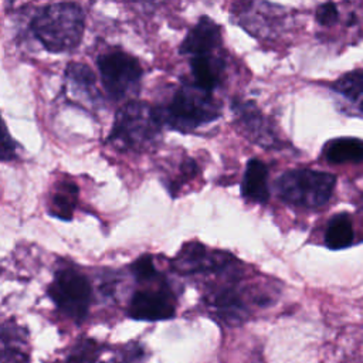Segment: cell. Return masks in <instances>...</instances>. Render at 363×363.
<instances>
[{
  "mask_svg": "<svg viewBox=\"0 0 363 363\" xmlns=\"http://www.w3.org/2000/svg\"><path fill=\"white\" fill-rule=\"evenodd\" d=\"M84 27V11L75 3L43 6L31 20L34 37L50 52L74 50L82 40Z\"/></svg>",
  "mask_w": 363,
  "mask_h": 363,
  "instance_id": "6da1fadb",
  "label": "cell"
},
{
  "mask_svg": "<svg viewBox=\"0 0 363 363\" xmlns=\"http://www.w3.org/2000/svg\"><path fill=\"white\" fill-rule=\"evenodd\" d=\"M162 122V115L149 104L129 101L118 109L108 142L125 150L143 152L156 143Z\"/></svg>",
  "mask_w": 363,
  "mask_h": 363,
  "instance_id": "7a4b0ae2",
  "label": "cell"
},
{
  "mask_svg": "<svg viewBox=\"0 0 363 363\" xmlns=\"http://www.w3.org/2000/svg\"><path fill=\"white\" fill-rule=\"evenodd\" d=\"M336 186V177L312 169H294L281 174L275 182L278 197L292 206L318 208L325 206Z\"/></svg>",
  "mask_w": 363,
  "mask_h": 363,
  "instance_id": "3957f363",
  "label": "cell"
},
{
  "mask_svg": "<svg viewBox=\"0 0 363 363\" xmlns=\"http://www.w3.org/2000/svg\"><path fill=\"white\" fill-rule=\"evenodd\" d=\"M220 116V106L208 92L196 84H183L172 96V101L162 115L163 121L173 128L189 132Z\"/></svg>",
  "mask_w": 363,
  "mask_h": 363,
  "instance_id": "277c9868",
  "label": "cell"
},
{
  "mask_svg": "<svg viewBox=\"0 0 363 363\" xmlns=\"http://www.w3.org/2000/svg\"><path fill=\"white\" fill-rule=\"evenodd\" d=\"M91 284L88 278L72 268H64L55 272L48 286V296L57 309L75 322H81L91 305Z\"/></svg>",
  "mask_w": 363,
  "mask_h": 363,
  "instance_id": "5b68a950",
  "label": "cell"
},
{
  "mask_svg": "<svg viewBox=\"0 0 363 363\" xmlns=\"http://www.w3.org/2000/svg\"><path fill=\"white\" fill-rule=\"evenodd\" d=\"M101 82L106 94L116 101L138 92L142 78L139 61L128 52L111 51L98 58Z\"/></svg>",
  "mask_w": 363,
  "mask_h": 363,
  "instance_id": "8992f818",
  "label": "cell"
},
{
  "mask_svg": "<svg viewBox=\"0 0 363 363\" xmlns=\"http://www.w3.org/2000/svg\"><path fill=\"white\" fill-rule=\"evenodd\" d=\"M174 298L166 286L140 289L133 294L128 315L138 320H164L174 316Z\"/></svg>",
  "mask_w": 363,
  "mask_h": 363,
  "instance_id": "52a82bcc",
  "label": "cell"
},
{
  "mask_svg": "<svg viewBox=\"0 0 363 363\" xmlns=\"http://www.w3.org/2000/svg\"><path fill=\"white\" fill-rule=\"evenodd\" d=\"M234 115L240 130L254 143L265 147L279 143L272 125L252 102H235Z\"/></svg>",
  "mask_w": 363,
  "mask_h": 363,
  "instance_id": "ba28073f",
  "label": "cell"
},
{
  "mask_svg": "<svg viewBox=\"0 0 363 363\" xmlns=\"http://www.w3.org/2000/svg\"><path fill=\"white\" fill-rule=\"evenodd\" d=\"M225 252H210L207 248L199 242L186 244L177 257L173 259V267L180 271V274H191L197 271H220L231 261Z\"/></svg>",
  "mask_w": 363,
  "mask_h": 363,
  "instance_id": "9c48e42d",
  "label": "cell"
},
{
  "mask_svg": "<svg viewBox=\"0 0 363 363\" xmlns=\"http://www.w3.org/2000/svg\"><path fill=\"white\" fill-rule=\"evenodd\" d=\"M221 45L220 26L210 17H200L193 28L187 33L180 44V52L183 55L200 57L210 55Z\"/></svg>",
  "mask_w": 363,
  "mask_h": 363,
  "instance_id": "30bf717a",
  "label": "cell"
},
{
  "mask_svg": "<svg viewBox=\"0 0 363 363\" xmlns=\"http://www.w3.org/2000/svg\"><path fill=\"white\" fill-rule=\"evenodd\" d=\"M241 193L245 199L255 201V203H267L269 199V189H268V169L264 162L259 159H250L242 183H241Z\"/></svg>",
  "mask_w": 363,
  "mask_h": 363,
  "instance_id": "8fae6325",
  "label": "cell"
},
{
  "mask_svg": "<svg viewBox=\"0 0 363 363\" xmlns=\"http://www.w3.org/2000/svg\"><path fill=\"white\" fill-rule=\"evenodd\" d=\"M194 84L208 92H213L223 81L224 60L218 55H200L190 60Z\"/></svg>",
  "mask_w": 363,
  "mask_h": 363,
  "instance_id": "7c38bea8",
  "label": "cell"
},
{
  "mask_svg": "<svg viewBox=\"0 0 363 363\" xmlns=\"http://www.w3.org/2000/svg\"><path fill=\"white\" fill-rule=\"evenodd\" d=\"M210 305L216 315L227 323L237 325L245 319L248 309L234 288H223L210 298Z\"/></svg>",
  "mask_w": 363,
  "mask_h": 363,
  "instance_id": "4fadbf2b",
  "label": "cell"
},
{
  "mask_svg": "<svg viewBox=\"0 0 363 363\" xmlns=\"http://www.w3.org/2000/svg\"><path fill=\"white\" fill-rule=\"evenodd\" d=\"M326 162L332 164L357 163L363 160V140L357 138H336L329 140L322 150Z\"/></svg>",
  "mask_w": 363,
  "mask_h": 363,
  "instance_id": "5bb4252c",
  "label": "cell"
},
{
  "mask_svg": "<svg viewBox=\"0 0 363 363\" xmlns=\"http://www.w3.org/2000/svg\"><path fill=\"white\" fill-rule=\"evenodd\" d=\"M325 245L330 250H342L350 247L354 241L353 223L349 214H335L325 228Z\"/></svg>",
  "mask_w": 363,
  "mask_h": 363,
  "instance_id": "9a60e30c",
  "label": "cell"
},
{
  "mask_svg": "<svg viewBox=\"0 0 363 363\" xmlns=\"http://www.w3.org/2000/svg\"><path fill=\"white\" fill-rule=\"evenodd\" d=\"M67 82L69 89L78 95L84 96L85 99L94 102L98 98L96 86H95V75L89 69L88 65L79 62H71L67 67Z\"/></svg>",
  "mask_w": 363,
  "mask_h": 363,
  "instance_id": "2e32d148",
  "label": "cell"
},
{
  "mask_svg": "<svg viewBox=\"0 0 363 363\" xmlns=\"http://www.w3.org/2000/svg\"><path fill=\"white\" fill-rule=\"evenodd\" d=\"M78 200V187L72 182H60L51 194L48 213L61 220H69Z\"/></svg>",
  "mask_w": 363,
  "mask_h": 363,
  "instance_id": "e0dca14e",
  "label": "cell"
},
{
  "mask_svg": "<svg viewBox=\"0 0 363 363\" xmlns=\"http://www.w3.org/2000/svg\"><path fill=\"white\" fill-rule=\"evenodd\" d=\"M24 337L20 328L4 323L1 329V363H28V354L23 350Z\"/></svg>",
  "mask_w": 363,
  "mask_h": 363,
  "instance_id": "ac0fdd59",
  "label": "cell"
},
{
  "mask_svg": "<svg viewBox=\"0 0 363 363\" xmlns=\"http://www.w3.org/2000/svg\"><path fill=\"white\" fill-rule=\"evenodd\" d=\"M333 89L363 112V68L350 71L340 77L333 84Z\"/></svg>",
  "mask_w": 363,
  "mask_h": 363,
  "instance_id": "d6986e66",
  "label": "cell"
},
{
  "mask_svg": "<svg viewBox=\"0 0 363 363\" xmlns=\"http://www.w3.org/2000/svg\"><path fill=\"white\" fill-rule=\"evenodd\" d=\"M130 271L133 274V277L140 281V282H146V281H152L155 278L159 277L157 269L155 268V264L152 261L150 255H142L139 257L132 265H130Z\"/></svg>",
  "mask_w": 363,
  "mask_h": 363,
  "instance_id": "ffe728a7",
  "label": "cell"
},
{
  "mask_svg": "<svg viewBox=\"0 0 363 363\" xmlns=\"http://www.w3.org/2000/svg\"><path fill=\"white\" fill-rule=\"evenodd\" d=\"M337 18H339V11L333 3L320 4L316 10V20L319 21V24L330 26L336 23Z\"/></svg>",
  "mask_w": 363,
  "mask_h": 363,
  "instance_id": "44dd1931",
  "label": "cell"
},
{
  "mask_svg": "<svg viewBox=\"0 0 363 363\" xmlns=\"http://www.w3.org/2000/svg\"><path fill=\"white\" fill-rule=\"evenodd\" d=\"M143 353L139 346H128L119 354L111 360V363H140Z\"/></svg>",
  "mask_w": 363,
  "mask_h": 363,
  "instance_id": "7402d4cb",
  "label": "cell"
},
{
  "mask_svg": "<svg viewBox=\"0 0 363 363\" xmlns=\"http://www.w3.org/2000/svg\"><path fill=\"white\" fill-rule=\"evenodd\" d=\"M16 150L17 145L11 139V136L7 132L6 125H3V139H1V159L3 160H10L16 157Z\"/></svg>",
  "mask_w": 363,
  "mask_h": 363,
  "instance_id": "603a6c76",
  "label": "cell"
}]
</instances>
